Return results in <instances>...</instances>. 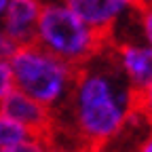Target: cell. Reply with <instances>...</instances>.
Returning a JSON list of instances; mask_svg holds the SVG:
<instances>
[{
  "label": "cell",
  "instance_id": "1",
  "mask_svg": "<svg viewBox=\"0 0 152 152\" xmlns=\"http://www.w3.org/2000/svg\"><path fill=\"white\" fill-rule=\"evenodd\" d=\"M135 114V91L114 68L108 49L78 68L72 93L61 112L55 114V133L97 152ZM53 140V137H51Z\"/></svg>",
  "mask_w": 152,
  "mask_h": 152
},
{
  "label": "cell",
  "instance_id": "2",
  "mask_svg": "<svg viewBox=\"0 0 152 152\" xmlns=\"http://www.w3.org/2000/svg\"><path fill=\"white\" fill-rule=\"evenodd\" d=\"M9 66L13 76V89L30 95L53 114L64 110L78 68L55 57L36 42L17 47V51L9 59Z\"/></svg>",
  "mask_w": 152,
  "mask_h": 152
},
{
  "label": "cell",
  "instance_id": "3",
  "mask_svg": "<svg viewBox=\"0 0 152 152\" xmlns=\"http://www.w3.org/2000/svg\"><path fill=\"white\" fill-rule=\"evenodd\" d=\"M34 42L70 66L80 68L108 47V38L89 28L64 0H45Z\"/></svg>",
  "mask_w": 152,
  "mask_h": 152
},
{
  "label": "cell",
  "instance_id": "4",
  "mask_svg": "<svg viewBox=\"0 0 152 152\" xmlns=\"http://www.w3.org/2000/svg\"><path fill=\"white\" fill-rule=\"evenodd\" d=\"M106 49L114 68L137 95L152 80V47L131 30V34L121 32L110 38Z\"/></svg>",
  "mask_w": 152,
  "mask_h": 152
},
{
  "label": "cell",
  "instance_id": "5",
  "mask_svg": "<svg viewBox=\"0 0 152 152\" xmlns=\"http://www.w3.org/2000/svg\"><path fill=\"white\" fill-rule=\"evenodd\" d=\"M83 21L104 38H112L140 11V0H64Z\"/></svg>",
  "mask_w": 152,
  "mask_h": 152
},
{
  "label": "cell",
  "instance_id": "6",
  "mask_svg": "<svg viewBox=\"0 0 152 152\" xmlns=\"http://www.w3.org/2000/svg\"><path fill=\"white\" fill-rule=\"evenodd\" d=\"M0 110H2L9 118L26 127L32 135H42V137H53L55 133V114L47 110L42 104L32 99L30 95L11 89L4 99L0 102Z\"/></svg>",
  "mask_w": 152,
  "mask_h": 152
},
{
  "label": "cell",
  "instance_id": "7",
  "mask_svg": "<svg viewBox=\"0 0 152 152\" xmlns=\"http://www.w3.org/2000/svg\"><path fill=\"white\" fill-rule=\"evenodd\" d=\"M42 4H45V0H9L2 21H0V28L19 47L34 42Z\"/></svg>",
  "mask_w": 152,
  "mask_h": 152
},
{
  "label": "cell",
  "instance_id": "8",
  "mask_svg": "<svg viewBox=\"0 0 152 152\" xmlns=\"http://www.w3.org/2000/svg\"><path fill=\"white\" fill-rule=\"evenodd\" d=\"M30 135H32V133L26 127L15 123L13 118H9L7 114L0 110V148H7L11 144H17V142L30 137Z\"/></svg>",
  "mask_w": 152,
  "mask_h": 152
},
{
  "label": "cell",
  "instance_id": "9",
  "mask_svg": "<svg viewBox=\"0 0 152 152\" xmlns=\"http://www.w3.org/2000/svg\"><path fill=\"white\" fill-rule=\"evenodd\" d=\"M131 30L152 47V9L150 7H140L135 17L131 19Z\"/></svg>",
  "mask_w": 152,
  "mask_h": 152
},
{
  "label": "cell",
  "instance_id": "10",
  "mask_svg": "<svg viewBox=\"0 0 152 152\" xmlns=\"http://www.w3.org/2000/svg\"><path fill=\"white\" fill-rule=\"evenodd\" d=\"M51 140L42 135H30L17 144H11L7 148H0V152H47Z\"/></svg>",
  "mask_w": 152,
  "mask_h": 152
},
{
  "label": "cell",
  "instance_id": "11",
  "mask_svg": "<svg viewBox=\"0 0 152 152\" xmlns=\"http://www.w3.org/2000/svg\"><path fill=\"white\" fill-rule=\"evenodd\" d=\"M135 110L142 114L144 121L152 127V80L135 95Z\"/></svg>",
  "mask_w": 152,
  "mask_h": 152
},
{
  "label": "cell",
  "instance_id": "12",
  "mask_svg": "<svg viewBox=\"0 0 152 152\" xmlns=\"http://www.w3.org/2000/svg\"><path fill=\"white\" fill-rule=\"evenodd\" d=\"M13 89V76H11V66L9 61L0 59V102L4 99V95Z\"/></svg>",
  "mask_w": 152,
  "mask_h": 152
},
{
  "label": "cell",
  "instance_id": "13",
  "mask_svg": "<svg viewBox=\"0 0 152 152\" xmlns=\"http://www.w3.org/2000/svg\"><path fill=\"white\" fill-rule=\"evenodd\" d=\"M17 42L13 40V38L0 28V59H4V61H9L11 57H13V53L17 51Z\"/></svg>",
  "mask_w": 152,
  "mask_h": 152
},
{
  "label": "cell",
  "instance_id": "14",
  "mask_svg": "<svg viewBox=\"0 0 152 152\" xmlns=\"http://www.w3.org/2000/svg\"><path fill=\"white\" fill-rule=\"evenodd\" d=\"M47 152H93V150H87V148H83L78 144H72V142H66V140L53 137Z\"/></svg>",
  "mask_w": 152,
  "mask_h": 152
},
{
  "label": "cell",
  "instance_id": "15",
  "mask_svg": "<svg viewBox=\"0 0 152 152\" xmlns=\"http://www.w3.org/2000/svg\"><path fill=\"white\" fill-rule=\"evenodd\" d=\"M135 152H152V127L146 131V135L142 137V142H140Z\"/></svg>",
  "mask_w": 152,
  "mask_h": 152
},
{
  "label": "cell",
  "instance_id": "16",
  "mask_svg": "<svg viewBox=\"0 0 152 152\" xmlns=\"http://www.w3.org/2000/svg\"><path fill=\"white\" fill-rule=\"evenodd\" d=\"M7 4H9V0H0V21H2V15L7 11Z\"/></svg>",
  "mask_w": 152,
  "mask_h": 152
},
{
  "label": "cell",
  "instance_id": "17",
  "mask_svg": "<svg viewBox=\"0 0 152 152\" xmlns=\"http://www.w3.org/2000/svg\"><path fill=\"white\" fill-rule=\"evenodd\" d=\"M140 4H142V7H150V9H152V0H140Z\"/></svg>",
  "mask_w": 152,
  "mask_h": 152
}]
</instances>
